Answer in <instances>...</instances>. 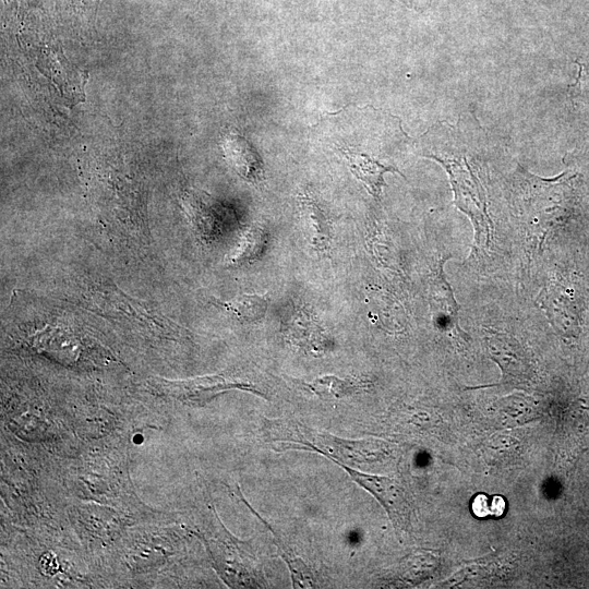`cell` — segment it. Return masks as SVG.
<instances>
[{"label":"cell","instance_id":"cell-9","mask_svg":"<svg viewBox=\"0 0 589 589\" xmlns=\"http://www.w3.org/2000/svg\"><path fill=\"white\" fill-rule=\"evenodd\" d=\"M341 152L353 175L365 185L369 194L376 198L380 197L382 188L386 186L384 175L399 172L396 168L384 165L367 154L348 148H342Z\"/></svg>","mask_w":589,"mask_h":589},{"label":"cell","instance_id":"cell-4","mask_svg":"<svg viewBox=\"0 0 589 589\" xmlns=\"http://www.w3.org/2000/svg\"><path fill=\"white\" fill-rule=\"evenodd\" d=\"M350 475L356 484L374 496L389 514L396 532L410 531L412 508L406 491L394 479L379 475L360 473L351 466L338 464Z\"/></svg>","mask_w":589,"mask_h":589},{"label":"cell","instance_id":"cell-7","mask_svg":"<svg viewBox=\"0 0 589 589\" xmlns=\"http://www.w3.org/2000/svg\"><path fill=\"white\" fill-rule=\"evenodd\" d=\"M225 158L234 171L251 184H259L264 179V166L261 156L244 137L227 135L222 144Z\"/></svg>","mask_w":589,"mask_h":589},{"label":"cell","instance_id":"cell-3","mask_svg":"<svg viewBox=\"0 0 589 589\" xmlns=\"http://www.w3.org/2000/svg\"><path fill=\"white\" fill-rule=\"evenodd\" d=\"M452 177L455 190V202L459 208L470 216L475 228L474 251L477 255L489 248L492 236V223L486 210V203L482 197L476 180L472 174L463 170L460 165L447 163L440 159Z\"/></svg>","mask_w":589,"mask_h":589},{"label":"cell","instance_id":"cell-1","mask_svg":"<svg viewBox=\"0 0 589 589\" xmlns=\"http://www.w3.org/2000/svg\"><path fill=\"white\" fill-rule=\"evenodd\" d=\"M264 430L276 451L316 452L346 466L382 463L393 454L391 444L381 439H342L309 429L293 419H269Z\"/></svg>","mask_w":589,"mask_h":589},{"label":"cell","instance_id":"cell-17","mask_svg":"<svg viewBox=\"0 0 589 589\" xmlns=\"http://www.w3.org/2000/svg\"><path fill=\"white\" fill-rule=\"evenodd\" d=\"M187 207L198 230L204 236H212L216 231V224H218V218H216L218 212L211 207L208 201H204L203 198L196 195L187 198Z\"/></svg>","mask_w":589,"mask_h":589},{"label":"cell","instance_id":"cell-5","mask_svg":"<svg viewBox=\"0 0 589 589\" xmlns=\"http://www.w3.org/2000/svg\"><path fill=\"white\" fill-rule=\"evenodd\" d=\"M240 389L256 393L267 398L264 393L251 382L238 380L226 375L197 378L185 382L172 383V393L195 403H204L223 391Z\"/></svg>","mask_w":589,"mask_h":589},{"label":"cell","instance_id":"cell-2","mask_svg":"<svg viewBox=\"0 0 589 589\" xmlns=\"http://www.w3.org/2000/svg\"><path fill=\"white\" fill-rule=\"evenodd\" d=\"M485 343L489 357L499 366L501 380L490 387L524 390L535 378L533 358L526 348L507 333L488 331Z\"/></svg>","mask_w":589,"mask_h":589},{"label":"cell","instance_id":"cell-6","mask_svg":"<svg viewBox=\"0 0 589 589\" xmlns=\"http://www.w3.org/2000/svg\"><path fill=\"white\" fill-rule=\"evenodd\" d=\"M298 212L305 237L312 248L326 252L332 243V226L329 215L312 195L298 197Z\"/></svg>","mask_w":589,"mask_h":589},{"label":"cell","instance_id":"cell-14","mask_svg":"<svg viewBox=\"0 0 589 589\" xmlns=\"http://www.w3.org/2000/svg\"><path fill=\"white\" fill-rule=\"evenodd\" d=\"M258 518L267 525L274 536V543L279 548L283 560L286 562L288 570L291 572L293 586L295 588H316V576L312 572L302 558L296 556L294 550L288 546L284 540L274 532L270 524L263 519Z\"/></svg>","mask_w":589,"mask_h":589},{"label":"cell","instance_id":"cell-10","mask_svg":"<svg viewBox=\"0 0 589 589\" xmlns=\"http://www.w3.org/2000/svg\"><path fill=\"white\" fill-rule=\"evenodd\" d=\"M539 302L559 332L564 335L575 334L579 321L570 295L561 291L559 287L548 288L539 296Z\"/></svg>","mask_w":589,"mask_h":589},{"label":"cell","instance_id":"cell-13","mask_svg":"<svg viewBox=\"0 0 589 589\" xmlns=\"http://www.w3.org/2000/svg\"><path fill=\"white\" fill-rule=\"evenodd\" d=\"M439 566V558L434 552L415 550L400 564V579L408 584H419L431 578Z\"/></svg>","mask_w":589,"mask_h":589},{"label":"cell","instance_id":"cell-18","mask_svg":"<svg viewBox=\"0 0 589 589\" xmlns=\"http://www.w3.org/2000/svg\"><path fill=\"white\" fill-rule=\"evenodd\" d=\"M472 510L478 518H486V516L500 518L507 511V501L500 496L488 497L480 494L473 500Z\"/></svg>","mask_w":589,"mask_h":589},{"label":"cell","instance_id":"cell-8","mask_svg":"<svg viewBox=\"0 0 589 589\" xmlns=\"http://www.w3.org/2000/svg\"><path fill=\"white\" fill-rule=\"evenodd\" d=\"M285 336L293 345L311 353L326 351L329 343L319 323L306 309H300L287 324Z\"/></svg>","mask_w":589,"mask_h":589},{"label":"cell","instance_id":"cell-15","mask_svg":"<svg viewBox=\"0 0 589 589\" xmlns=\"http://www.w3.org/2000/svg\"><path fill=\"white\" fill-rule=\"evenodd\" d=\"M304 386L321 399H342L363 390L365 383L357 379L323 376L304 383Z\"/></svg>","mask_w":589,"mask_h":589},{"label":"cell","instance_id":"cell-16","mask_svg":"<svg viewBox=\"0 0 589 589\" xmlns=\"http://www.w3.org/2000/svg\"><path fill=\"white\" fill-rule=\"evenodd\" d=\"M498 411L506 425H522L530 422L535 416L533 400L524 394L507 396L498 403Z\"/></svg>","mask_w":589,"mask_h":589},{"label":"cell","instance_id":"cell-12","mask_svg":"<svg viewBox=\"0 0 589 589\" xmlns=\"http://www.w3.org/2000/svg\"><path fill=\"white\" fill-rule=\"evenodd\" d=\"M214 305L230 312L242 322H257L266 316L270 300L267 296L257 294L240 295L228 302L214 299Z\"/></svg>","mask_w":589,"mask_h":589},{"label":"cell","instance_id":"cell-11","mask_svg":"<svg viewBox=\"0 0 589 589\" xmlns=\"http://www.w3.org/2000/svg\"><path fill=\"white\" fill-rule=\"evenodd\" d=\"M268 246V232L260 226H252L247 230L234 254L227 259L228 267H243L257 261Z\"/></svg>","mask_w":589,"mask_h":589}]
</instances>
